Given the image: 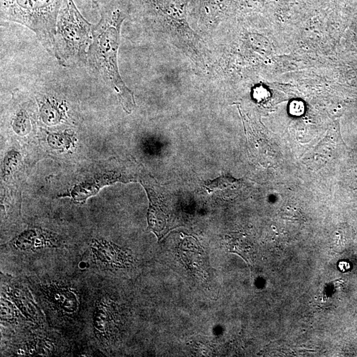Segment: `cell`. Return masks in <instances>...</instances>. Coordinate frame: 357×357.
I'll use <instances>...</instances> for the list:
<instances>
[{
    "instance_id": "6da1fadb",
    "label": "cell",
    "mask_w": 357,
    "mask_h": 357,
    "mask_svg": "<svg viewBox=\"0 0 357 357\" xmlns=\"http://www.w3.org/2000/svg\"><path fill=\"white\" fill-rule=\"evenodd\" d=\"M93 4L100 11L101 19L94 25L87 60L113 89L123 109L130 114L135 108L136 102L134 94L121 78L117 62L121 27L126 15L119 9L108 8L101 0H93Z\"/></svg>"
},
{
    "instance_id": "7a4b0ae2",
    "label": "cell",
    "mask_w": 357,
    "mask_h": 357,
    "mask_svg": "<svg viewBox=\"0 0 357 357\" xmlns=\"http://www.w3.org/2000/svg\"><path fill=\"white\" fill-rule=\"evenodd\" d=\"M94 25L87 22L73 0H64L55 35L54 56L64 66L86 61L93 41Z\"/></svg>"
},
{
    "instance_id": "3957f363",
    "label": "cell",
    "mask_w": 357,
    "mask_h": 357,
    "mask_svg": "<svg viewBox=\"0 0 357 357\" xmlns=\"http://www.w3.org/2000/svg\"><path fill=\"white\" fill-rule=\"evenodd\" d=\"M1 18L31 29L49 52L54 56L55 35L64 0H0Z\"/></svg>"
},
{
    "instance_id": "277c9868",
    "label": "cell",
    "mask_w": 357,
    "mask_h": 357,
    "mask_svg": "<svg viewBox=\"0 0 357 357\" xmlns=\"http://www.w3.org/2000/svg\"><path fill=\"white\" fill-rule=\"evenodd\" d=\"M40 288L43 299L55 313L66 317L76 314L80 303L77 292L71 287L56 282L42 284Z\"/></svg>"
},
{
    "instance_id": "5b68a950",
    "label": "cell",
    "mask_w": 357,
    "mask_h": 357,
    "mask_svg": "<svg viewBox=\"0 0 357 357\" xmlns=\"http://www.w3.org/2000/svg\"><path fill=\"white\" fill-rule=\"evenodd\" d=\"M1 292L6 294L7 298L12 301L15 306L28 321L41 324L43 317L37 305L34 301L28 288L13 278L1 280Z\"/></svg>"
},
{
    "instance_id": "8992f818",
    "label": "cell",
    "mask_w": 357,
    "mask_h": 357,
    "mask_svg": "<svg viewBox=\"0 0 357 357\" xmlns=\"http://www.w3.org/2000/svg\"><path fill=\"white\" fill-rule=\"evenodd\" d=\"M89 248L92 261L102 269H120L132 261L130 253L102 239L93 240Z\"/></svg>"
},
{
    "instance_id": "52a82bcc",
    "label": "cell",
    "mask_w": 357,
    "mask_h": 357,
    "mask_svg": "<svg viewBox=\"0 0 357 357\" xmlns=\"http://www.w3.org/2000/svg\"><path fill=\"white\" fill-rule=\"evenodd\" d=\"M54 237L41 230H28L21 233L11 243L13 248L20 252H35V251L56 246V240Z\"/></svg>"
},
{
    "instance_id": "ba28073f",
    "label": "cell",
    "mask_w": 357,
    "mask_h": 357,
    "mask_svg": "<svg viewBox=\"0 0 357 357\" xmlns=\"http://www.w3.org/2000/svg\"><path fill=\"white\" fill-rule=\"evenodd\" d=\"M66 105L56 99L44 96L40 105V117L49 126H54L66 118Z\"/></svg>"
},
{
    "instance_id": "9c48e42d",
    "label": "cell",
    "mask_w": 357,
    "mask_h": 357,
    "mask_svg": "<svg viewBox=\"0 0 357 357\" xmlns=\"http://www.w3.org/2000/svg\"><path fill=\"white\" fill-rule=\"evenodd\" d=\"M119 180V177L115 174L105 175L100 178H93L92 181H88L77 185L74 188L71 193L72 198L77 201H85L91 195L96 194L104 185L109 183H113Z\"/></svg>"
},
{
    "instance_id": "30bf717a",
    "label": "cell",
    "mask_w": 357,
    "mask_h": 357,
    "mask_svg": "<svg viewBox=\"0 0 357 357\" xmlns=\"http://www.w3.org/2000/svg\"><path fill=\"white\" fill-rule=\"evenodd\" d=\"M240 179H236L230 176H222L214 180L204 182L205 187L209 193L215 191H229L231 193L237 192L242 185Z\"/></svg>"
},
{
    "instance_id": "8fae6325",
    "label": "cell",
    "mask_w": 357,
    "mask_h": 357,
    "mask_svg": "<svg viewBox=\"0 0 357 357\" xmlns=\"http://www.w3.org/2000/svg\"><path fill=\"white\" fill-rule=\"evenodd\" d=\"M13 131L20 136H26L31 132V117L26 109H20L14 113L11 121Z\"/></svg>"
},
{
    "instance_id": "7c38bea8",
    "label": "cell",
    "mask_w": 357,
    "mask_h": 357,
    "mask_svg": "<svg viewBox=\"0 0 357 357\" xmlns=\"http://www.w3.org/2000/svg\"><path fill=\"white\" fill-rule=\"evenodd\" d=\"M1 293V322L5 324H16L18 320V311L14 304Z\"/></svg>"
},
{
    "instance_id": "4fadbf2b",
    "label": "cell",
    "mask_w": 357,
    "mask_h": 357,
    "mask_svg": "<svg viewBox=\"0 0 357 357\" xmlns=\"http://www.w3.org/2000/svg\"><path fill=\"white\" fill-rule=\"evenodd\" d=\"M47 140L51 148L63 151L71 147L72 135L66 131L64 133H52L49 134Z\"/></svg>"
},
{
    "instance_id": "5bb4252c",
    "label": "cell",
    "mask_w": 357,
    "mask_h": 357,
    "mask_svg": "<svg viewBox=\"0 0 357 357\" xmlns=\"http://www.w3.org/2000/svg\"><path fill=\"white\" fill-rule=\"evenodd\" d=\"M21 155L18 152L11 151L7 153L3 162V176H10L20 162Z\"/></svg>"
},
{
    "instance_id": "9a60e30c",
    "label": "cell",
    "mask_w": 357,
    "mask_h": 357,
    "mask_svg": "<svg viewBox=\"0 0 357 357\" xmlns=\"http://www.w3.org/2000/svg\"><path fill=\"white\" fill-rule=\"evenodd\" d=\"M292 111H294V114H301L303 111V105L300 102H296L292 107Z\"/></svg>"
},
{
    "instance_id": "2e32d148",
    "label": "cell",
    "mask_w": 357,
    "mask_h": 357,
    "mask_svg": "<svg viewBox=\"0 0 357 357\" xmlns=\"http://www.w3.org/2000/svg\"><path fill=\"white\" fill-rule=\"evenodd\" d=\"M339 267L340 270L343 271V272H345V271H348V269H350V265H349V264L347 263V262L343 261L339 263Z\"/></svg>"
}]
</instances>
